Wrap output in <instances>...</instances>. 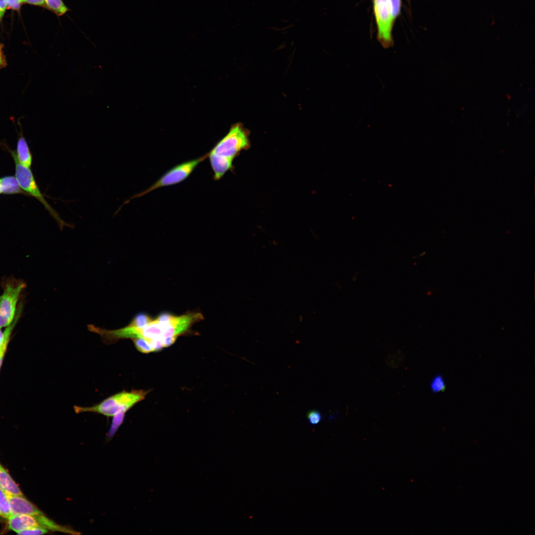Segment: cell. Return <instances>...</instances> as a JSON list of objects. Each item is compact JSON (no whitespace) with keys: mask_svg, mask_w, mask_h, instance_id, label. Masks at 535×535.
Masks as SVG:
<instances>
[{"mask_svg":"<svg viewBox=\"0 0 535 535\" xmlns=\"http://www.w3.org/2000/svg\"><path fill=\"white\" fill-rule=\"evenodd\" d=\"M147 392L143 390L122 391L111 396L100 403L91 407L74 406L76 413L94 412L107 417L113 416L121 412H127L135 404L143 400Z\"/></svg>","mask_w":535,"mask_h":535,"instance_id":"6da1fadb","label":"cell"},{"mask_svg":"<svg viewBox=\"0 0 535 535\" xmlns=\"http://www.w3.org/2000/svg\"><path fill=\"white\" fill-rule=\"evenodd\" d=\"M5 147L10 152L13 159L15 168V176L21 188L25 191L30 196H32L37 199L44 205L51 215L56 221L61 230H62L64 227L72 228V225L61 219L57 212L46 201L35 181L34 175L31 170L30 168L24 166L18 161L16 157L14 150L10 149L7 146H5Z\"/></svg>","mask_w":535,"mask_h":535,"instance_id":"7a4b0ae2","label":"cell"},{"mask_svg":"<svg viewBox=\"0 0 535 535\" xmlns=\"http://www.w3.org/2000/svg\"><path fill=\"white\" fill-rule=\"evenodd\" d=\"M249 147V133L241 123H237L231 127L208 154L233 161L242 151Z\"/></svg>","mask_w":535,"mask_h":535,"instance_id":"3957f363","label":"cell"},{"mask_svg":"<svg viewBox=\"0 0 535 535\" xmlns=\"http://www.w3.org/2000/svg\"><path fill=\"white\" fill-rule=\"evenodd\" d=\"M207 158L208 155L206 154L197 159L190 160L174 166L164 173L150 187L133 196L124 204L128 203L131 199L143 196L157 189L175 185L184 181L190 175L197 166Z\"/></svg>","mask_w":535,"mask_h":535,"instance_id":"277c9868","label":"cell"},{"mask_svg":"<svg viewBox=\"0 0 535 535\" xmlns=\"http://www.w3.org/2000/svg\"><path fill=\"white\" fill-rule=\"evenodd\" d=\"M25 287L26 284L20 280H11L5 284L0 296V328L8 326L13 321L17 303Z\"/></svg>","mask_w":535,"mask_h":535,"instance_id":"5b68a950","label":"cell"},{"mask_svg":"<svg viewBox=\"0 0 535 535\" xmlns=\"http://www.w3.org/2000/svg\"><path fill=\"white\" fill-rule=\"evenodd\" d=\"M8 520V529L16 533L34 528H40L53 531L73 534L71 530L60 526L43 515H14Z\"/></svg>","mask_w":535,"mask_h":535,"instance_id":"8992f818","label":"cell"},{"mask_svg":"<svg viewBox=\"0 0 535 535\" xmlns=\"http://www.w3.org/2000/svg\"><path fill=\"white\" fill-rule=\"evenodd\" d=\"M374 9L377 29L378 39L384 48L393 45L391 19L388 0H374Z\"/></svg>","mask_w":535,"mask_h":535,"instance_id":"52a82bcc","label":"cell"},{"mask_svg":"<svg viewBox=\"0 0 535 535\" xmlns=\"http://www.w3.org/2000/svg\"><path fill=\"white\" fill-rule=\"evenodd\" d=\"M6 494L9 500L13 515L44 514L42 511L23 496L11 495L7 493H6Z\"/></svg>","mask_w":535,"mask_h":535,"instance_id":"ba28073f","label":"cell"},{"mask_svg":"<svg viewBox=\"0 0 535 535\" xmlns=\"http://www.w3.org/2000/svg\"><path fill=\"white\" fill-rule=\"evenodd\" d=\"M211 167L214 172V179L218 180L233 167V161L231 160L220 158L207 153Z\"/></svg>","mask_w":535,"mask_h":535,"instance_id":"9c48e42d","label":"cell"},{"mask_svg":"<svg viewBox=\"0 0 535 535\" xmlns=\"http://www.w3.org/2000/svg\"><path fill=\"white\" fill-rule=\"evenodd\" d=\"M15 153L18 161L21 164L27 167H31L33 160L32 155L22 132L19 135Z\"/></svg>","mask_w":535,"mask_h":535,"instance_id":"30bf717a","label":"cell"},{"mask_svg":"<svg viewBox=\"0 0 535 535\" xmlns=\"http://www.w3.org/2000/svg\"><path fill=\"white\" fill-rule=\"evenodd\" d=\"M0 186L2 194L5 195L22 194L30 196L21 188L15 176L8 175L0 177Z\"/></svg>","mask_w":535,"mask_h":535,"instance_id":"8fae6325","label":"cell"},{"mask_svg":"<svg viewBox=\"0 0 535 535\" xmlns=\"http://www.w3.org/2000/svg\"><path fill=\"white\" fill-rule=\"evenodd\" d=\"M0 488L5 493L23 496L21 490L6 470L0 464Z\"/></svg>","mask_w":535,"mask_h":535,"instance_id":"7c38bea8","label":"cell"},{"mask_svg":"<svg viewBox=\"0 0 535 535\" xmlns=\"http://www.w3.org/2000/svg\"><path fill=\"white\" fill-rule=\"evenodd\" d=\"M22 311V305L19 304L13 321L10 325L7 326V328H6L4 331L3 332L4 334V339L2 344L0 347V368L2 364V362L4 358V355L12 333V331L13 330V328L17 323L19 319L21 316Z\"/></svg>","mask_w":535,"mask_h":535,"instance_id":"4fadbf2b","label":"cell"},{"mask_svg":"<svg viewBox=\"0 0 535 535\" xmlns=\"http://www.w3.org/2000/svg\"><path fill=\"white\" fill-rule=\"evenodd\" d=\"M45 7L57 16H62L68 11V7L62 0H45Z\"/></svg>","mask_w":535,"mask_h":535,"instance_id":"5bb4252c","label":"cell"},{"mask_svg":"<svg viewBox=\"0 0 535 535\" xmlns=\"http://www.w3.org/2000/svg\"><path fill=\"white\" fill-rule=\"evenodd\" d=\"M12 515L11 506L6 494L0 488V516L8 519Z\"/></svg>","mask_w":535,"mask_h":535,"instance_id":"9a60e30c","label":"cell"},{"mask_svg":"<svg viewBox=\"0 0 535 535\" xmlns=\"http://www.w3.org/2000/svg\"><path fill=\"white\" fill-rule=\"evenodd\" d=\"M148 315L145 313H139L137 314L129 323L130 325L139 328H142L147 325L152 320Z\"/></svg>","mask_w":535,"mask_h":535,"instance_id":"2e32d148","label":"cell"},{"mask_svg":"<svg viewBox=\"0 0 535 535\" xmlns=\"http://www.w3.org/2000/svg\"><path fill=\"white\" fill-rule=\"evenodd\" d=\"M125 413V412H121L113 416L111 427L107 434L108 438H111L114 435L119 426L122 424Z\"/></svg>","mask_w":535,"mask_h":535,"instance_id":"e0dca14e","label":"cell"},{"mask_svg":"<svg viewBox=\"0 0 535 535\" xmlns=\"http://www.w3.org/2000/svg\"><path fill=\"white\" fill-rule=\"evenodd\" d=\"M430 387L434 393L443 392L446 389V384L443 377L440 374L435 376L431 381Z\"/></svg>","mask_w":535,"mask_h":535,"instance_id":"ac0fdd59","label":"cell"},{"mask_svg":"<svg viewBox=\"0 0 535 535\" xmlns=\"http://www.w3.org/2000/svg\"><path fill=\"white\" fill-rule=\"evenodd\" d=\"M136 348L143 353H149L154 352L153 348L149 343L142 338H135L132 339Z\"/></svg>","mask_w":535,"mask_h":535,"instance_id":"d6986e66","label":"cell"},{"mask_svg":"<svg viewBox=\"0 0 535 535\" xmlns=\"http://www.w3.org/2000/svg\"><path fill=\"white\" fill-rule=\"evenodd\" d=\"M391 18L392 21L400 13V0H388Z\"/></svg>","mask_w":535,"mask_h":535,"instance_id":"ffe728a7","label":"cell"},{"mask_svg":"<svg viewBox=\"0 0 535 535\" xmlns=\"http://www.w3.org/2000/svg\"><path fill=\"white\" fill-rule=\"evenodd\" d=\"M307 418L311 425H316L320 423L322 417L319 411L313 410L308 413Z\"/></svg>","mask_w":535,"mask_h":535,"instance_id":"44dd1931","label":"cell"},{"mask_svg":"<svg viewBox=\"0 0 535 535\" xmlns=\"http://www.w3.org/2000/svg\"><path fill=\"white\" fill-rule=\"evenodd\" d=\"M49 530L40 528H34L23 530L16 533L18 535H43L48 533Z\"/></svg>","mask_w":535,"mask_h":535,"instance_id":"7402d4cb","label":"cell"},{"mask_svg":"<svg viewBox=\"0 0 535 535\" xmlns=\"http://www.w3.org/2000/svg\"><path fill=\"white\" fill-rule=\"evenodd\" d=\"M5 0L6 2L7 6L8 7H9V8L12 9H14V10H18L20 8L21 4H22L23 3L22 0Z\"/></svg>","mask_w":535,"mask_h":535,"instance_id":"603a6c76","label":"cell"},{"mask_svg":"<svg viewBox=\"0 0 535 535\" xmlns=\"http://www.w3.org/2000/svg\"><path fill=\"white\" fill-rule=\"evenodd\" d=\"M22 1L23 3H28L31 4L45 7V0H22Z\"/></svg>","mask_w":535,"mask_h":535,"instance_id":"cb8c5ba5","label":"cell"},{"mask_svg":"<svg viewBox=\"0 0 535 535\" xmlns=\"http://www.w3.org/2000/svg\"><path fill=\"white\" fill-rule=\"evenodd\" d=\"M2 46L0 44V70L5 67L6 65V61L2 51Z\"/></svg>","mask_w":535,"mask_h":535,"instance_id":"d4e9b609","label":"cell"},{"mask_svg":"<svg viewBox=\"0 0 535 535\" xmlns=\"http://www.w3.org/2000/svg\"><path fill=\"white\" fill-rule=\"evenodd\" d=\"M7 6L5 0H0V21L4 14Z\"/></svg>","mask_w":535,"mask_h":535,"instance_id":"484cf974","label":"cell"},{"mask_svg":"<svg viewBox=\"0 0 535 535\" xmlns=\"http://www.w3.org/2000/svg\"><path fill=\"white\" fill-rule=\"evenodd\" d=\"M4 339V334L2 332L0 328V347L2 344Z\"/></svg>","mask_w":535,"mask_h":535,"instance_id":"4316f807","label":"cell"},{"mask_svg":"<svg viewBox=\"0 0 535 535\" xmlns=\"http://www.w3.org/2000/svg\"><path fill=\"white\" fill-rule=\"evenodd\" d=\"M2 194V192H1V188H0V194Z\"/></svg>","mask_w":535,"mask_h":535,"instance_id":"83f0119b","label":"cell"}]
</instances>
